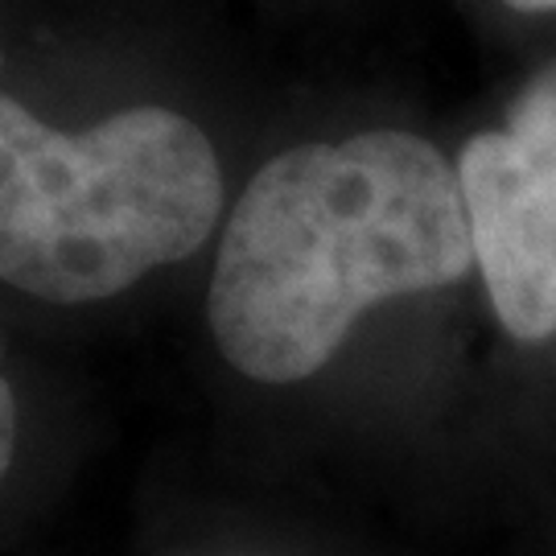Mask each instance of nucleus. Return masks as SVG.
<instances>
[{"mask_svg": "<svg viewBox=\"0 0 556 556\" xmlns=\"http://www.w3.org/2000/svg\"><path fill=\"white\" fill-rule=\"evenodd\" d=\"M511 9H523V13H548L556 9V0H507Z\"/></svg>", "mask_w": 556, "mask_h": 556, "instance_id": "39448f33", "label": "nucleus"}, {"mask_svg": "<svg viewBox=\"0 0 556 556\" xmlns=\"http://www.w3.org/2000/svg\"><path fill=\"white\" fill-rule=\"evenodd\" d=\"M17 429H21L17 392H13V383H9V379L0 376V482L9 478L13 457H17Z\"/></svg>", "mask_w": 556, "mask_h": 556, "instance_id": "20e7f679", "label": "nucleus"}, {"mask_svg": "<svg viewBox=\"0 0 556 556\" xmlns=\"http://www.w3.org/2000/svg\"><path fill=\"white\" fill-rule=\"evenodd\" d=\"M457 181L475 236V264L503 330L519 342L556 334V149L507 128L478 132Z\"/></svg>", "mask_w": 556, "mask_h": 556, "instance_id": "7ed1b4c3", "label": "nucleus"}, {"mask_svg": "<svg viewBox=\"0 0 556 556\" xmlns=\"http://www.w3.org/2000/svg\"><path fill=\"white\" fill-rule=\"evenodd\" d=\"M223 215L211 137L161 103L59 128L0 91V285L91 305L194 256Z\"/></svg>", "mask_w": 556, "mask_h": 556, "instance_id": "f03ea898", "label": "nucleus"}, {"mask_svg": "<svg viewBox=\"0 0 556 556\" xmlns=\"http://www.w3.org/2000/svg\"><path fill=\"white\" fill-rule=\"evenodd\" d=\"M470 264L462 181L429 140L400 128L309 140L264 161L231 206L206 321L239 376L298 383L371 305L454 285Z\"/></svg>", "mask_w": 556, "mask_h": 556, "instance_id": "f257e3e1", "label": "nucleus"}]
</instances>
